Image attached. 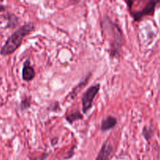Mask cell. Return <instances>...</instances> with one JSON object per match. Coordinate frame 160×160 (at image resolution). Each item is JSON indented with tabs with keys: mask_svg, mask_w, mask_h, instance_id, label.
Returning a JSON list of instances; mask_svg holds the SVG:
<instances>
[{
	"mask_svg": "<svg viewBox=\"0 0 160 160\" xmlns=\"http://www.w3.org/2000/svg\"><path fill=\"white\" fill-rule=\"evenodd\" d=\"M102 28L104 31H106V36L110 43V55L112 57L119 56L121 52L122 47L125 43V38L121 28L109 17L104 19Z\"/></svg>",
	"mask_w": 160,
	"mask_h": 160,
	"instance_id": "cell-1",
	"label": "cell"
},
{
	"mask_svg": "<svg viewBox=\"0 0 160 160\" xmlns=\"http://www.w3.org/2000/svg\"><path fill=\"white\" fill-rule=\"evenodd\" d=\"M34 30V24L33 23H25L14 31L6 41L4 45L0 49V55L2 56H9L15 52L21 45L23 38L31 34Z\"/></svg>",
	"mask_w": 160,
	"mask_h": 160,
	"instance_id": "cell-2",
	"label": "cell"
},
{
	"mask_svg": "<svg viewBox=\"0 0 160 160\" xmlns=\"http://www.w3.org/2000/svg\"><path fill=\"white\" fill-rule=\"evenodd\" d=\"M100 90V84H96L88 88L87 91L84 93L81 98V103H82V112L87 113L92 107L94 99L96 95H98Z\"/></svg>",
	"mask_w": 160,
	"mask_h": 160,
	"instance_id": "cell-3",
	"label": "cell"
},
{
	"mask_svg": "<svg viewBox=\"0 0 160 160\" xmlns=\"http://www.w3.org/2000/svg\"><path fill=\"white\" fill-rule=\"evenodd\" d=\"M159 3H160V1H159V0H150L146 3L145 7L141 9V10H129L130 15L134 18L135 21H141L145 17L154 15L156 8Z\"/></svg>",
	"mask_w": 160,
	"mask_h": 160,
	"instance_id": "cell-4",
	"label": "cell"
},
{
	"mask_svg": "<svg viewBox=\"0 0 160 160\" xmlns=\"http://www.w3.org/2000/svg\"><path fill=\"white\" fill-rule=\"evenodd\" d=\"M113 151L114 148L112 144L106 141L102 145L101 149L99 150V152H98L95 160H109Z\"/></svg>",
	"mask_w": 160,
	"mask_h": 160,
	"instance_id": "cell-5",
	"label": "cell"
},
{
	"mask_svg": "<svg viewBox=\"0 0 160 160\" xmlns=\"http://www.w3.org/2000/svg\"><path fill=\"white\" fill-rule=\"evenodd\" d=\"M35 78V70L34 67L31 65L29 59L24 61L22 69V79L24 81L29 82Z\"/></svg>",
	"mask_w": 160,
	"mask_h": 160,
	"instance_id": "cell-6",
	"label": "cell"
},
{
	"mask_svg": "<svg viewBox=\"0 0 160 160\" xmlns=\"http://www.w3.org/2000/svg\"><path fill=\"white\" fill-rule=\"evenodd\" d=\"M117 124V119L113 116H108L102 120L101 124V131L102 132L111 130Z\"/></svg>",
	"mask_w": 160,
	"mask_h": 160,
	"instance_id": "cell-7",
	"label": "cell"
},
{
	"mask_svg": "<svg viewBox=\"0 0 160 160\" xmlns=\"http://www.w3.org/2000/svg\"><path fill=\"white\" fill-rule=\"evenodd\" d=\"M83 115L79 111H75V112H70L66 116V120L70 123H73V122H76L78 120H82Z\"/></svg>",
	"mask_w": 160,
	"mask_h": 160,
	"instance_id": "cell-8",
	"label": "cell"
},
{
	"mask_svg": "<svg viewBox=\"0 0 160 160\" xmlns=\"http://www.w3.org/2000/svg\"><path fill=\"white\" fill-rule=\"evenodd\" d=\"M142 134H143L144 138L146 141H149L154 136V131H153L152 128L150 126H145L143 130H142Z\"/></svg>",
	"mask_w": 160,
	"mask_h": 160,
	"instance_id": "cell-9",
	"label": "cell"
},
{
	"mask_svg": "<svg viewBox=\"0 0 160 160\" xmlns=\"http://www.w3.org/2000/svg\"><path fill=\"white\" fill-rule=\"evenodd\" d=\"M31 98L28 96H25L24 98H22L21 102H20V109H21V111L26 110V109H29V108L31 107Z\"/></svg>",
	"mask_w": 160,
	"mask_h": 160,
	"instance_id": "cell-10",
	"label": "cell"
},
{
	"mask_svg": "<svg viewBox=\"0 0 160 160\" xmlns=\"http://www.w3.org/2000/svg\"><path fill=\"white\" fill-rule=\"evenodd\" d=\"M8 20H9V23H8L7 27H9V28H14L19 23V18L14 14H9Z\"/></svg>",
	"mask_w": 160,
	"mask_h": 160,
	"instance_id": "cell-11",
	"label": "cell"
},
{
	"mask_svg": "<svg viewBox=\"0 0 160 160\" xmlns=\"http://www.w3.org/2000/svg\"><path fill=\"white\" fill-rule=\"evenodd\" d=\"M6 9V6H5V5H2V4H0V12H4Z\"/></svg>",
	"mask_w": 160,
	"mask_h": 160,
	"instance_id": "cell-12",
	"label": "cell"
}]
</instances>
